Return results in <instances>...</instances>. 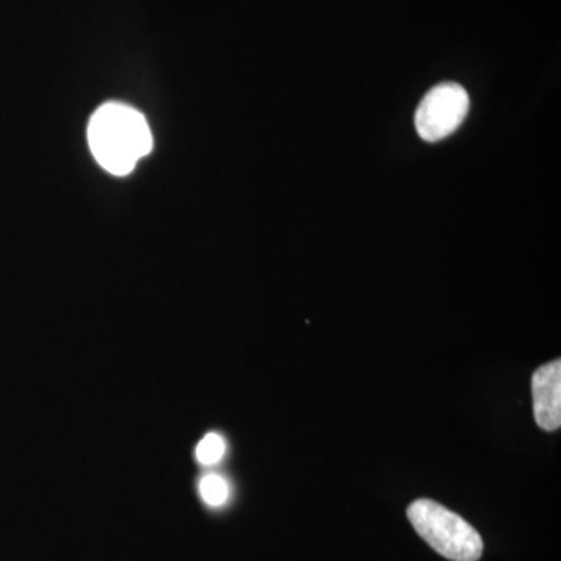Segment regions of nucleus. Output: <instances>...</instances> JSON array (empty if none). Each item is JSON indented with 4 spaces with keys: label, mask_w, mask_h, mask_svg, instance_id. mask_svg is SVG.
Masks as SVG:
<instances>
[{
    "label": "nucleus",
    "mask_w": 561,
    "mask_h": 561,
    "mask_svg": "<svg viewBox=\"0 0 561 561\" xmlns=\"http://www.w3.org/2000/svg\"><path fill=\"white\" fill-rule=\"evenodd\" d=\"M203 502L209 507H221L230 500V483L219 474H206L198 485Z\"/></svg>",
    "instance_id": "5"
},
{
    "label": "nucleus",
    "mask_w": 561,
    "mask_h": 561,
    "mask_svg": "<svg viewBox=\"0 0 561 561\" xmlns=\"http://www.w3.org/2000/svg\"><path fill=\"white\" fill-rule=\"evenodd\" d=\"M88 139L95 160L113 175H127L153 149L146 117L122 103H106L95 111Z\"/></svg>",
    "instance_id": "1"
},
{
    "label": "nucleus",
    "mask_w": 561,
    "mask_h": 561,
    "mask_svg": "<svg viewBox=\"0 0 561 561\" xmlns=\"http://www.w3.org/2000/svg\"><path fill=\"white\" fill-rule=\"evenodd\" d=\"M413 529L435 552L453 561H478L483 541L479 531L438 502L419 500L408 508Z\"/></svg>",
    "instance_id": "2"
},
{
    "label": "nucleus",
    "mask_w": 561,
    "mask_h": 561,
    "mask_svg": "<svg viewBox=\"0 0 561 561\" xmlns=\"http://www.w3.org/2000/svg\"><path fill=\"white\" fill-rule=\"evenodd\" d=\"M470 111V95L459 83H442L432 88L415 113V128L421 139L438 142L463 124Z\"/></svg>",
    "instance_id": "3"
},
{
    "label": "nucleus",
    "mask_w": 561,
    "mask_h": 561,
    "mask_svg": "<svg viewBox=\"0 0 561 561\" xmlns=\"http://www.w3.org/2000/svg\"><path fill=\"white\" fill-rule=\"evenodd\" d=\"M227 453V442L219 434H208L202 438L195 448V457L198 463L209 467V465L219 463Z\"/></svg>",
    "instance_id": "6"
},
{
    "label": "nucleus",
    "mask_w": 561,
    "mask_h": 561,
    "mask_svg": "<svg viewBox=\"0 0 561 561\" xmlns=\"http://www.w3.org/2000/svg\"><path fill=\"white\" fill-rule=\"evenodd\" d=\"M534 413L542 431H559L561 426V362H549L531 378Z\"/></svg>",
    "instance_id": "4"
}]
</instances>
